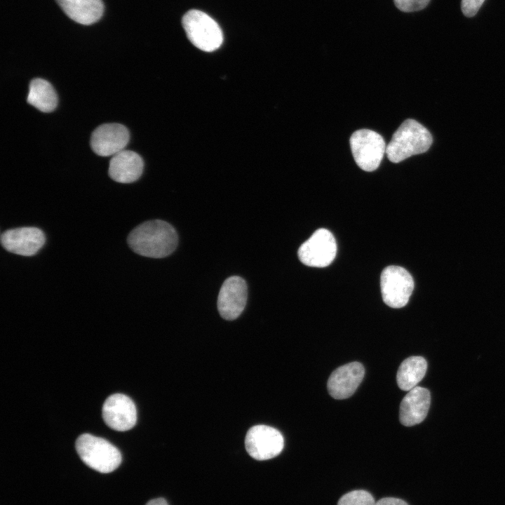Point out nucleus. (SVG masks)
<instances>
[{
	"label": "nucleus",
	"mask_w": 505,
	"mask_h": 505,
	"mask_svg": "<svg viewBox=\"0 0 505 505\" xmlns=\"http://www.w3.org/2000/svg\"><path fill=\"white\" fill-rule=\"evenodd\" d=\"M127 242L135 253L148 257L162 258L171 254L177 245L175 229L168 222L154 220L144 222L129 234Z\"/></svg>",
	"instance_id": "obj_1"
},
{
	"label": "nucleus",
	"mask_w": 505,
	"mask_h": 505,
	"mask_svg": "<svg viewBox=\"0 0 505 505\" xmlns=\"http://www.w3.org/2000/svg\"><path fill=\"white\" fill-rule=\"evenodd\" d=\"M432 141L428 129L417 121L408 119L393 133L386 154L390 161L399 163L411 156L424 153Z\"/></svg>",
	"instance_id": "obj_2"
},
{
	"label": "nucleus",
	"mask_w": 505,
	"mask_h": 505,
	"mask_svg": "<svg viewBox=\"0 0 505 505\" xmlns=\"http://www.w3.org/2000/svg\"><path fill=\"white\" fill-rule=\"evenodd\" d=\"M76 450L81 460L90 468L100 473L114 471L121 462L119 450L104 438L83 433L75 443Z\"/></svg>",
	"instance_id": "obj_3"
},
{
	"label": "nucleus",
	"mask_w": 505,
	"mask_h": 505,
	"mask_svg": "<svg viewBox=\"0 0 505 505\" xmlns=\"http://www.w3.org/2000/svg\"><path fill=\"white\" fill-rule=\"evenodd\" d=\"M182 23L189 40L198 49L211 52L222 45V32L218 24L206 13L189 11L183 16Z\"/></svg>",
	"instance_id": "obj_4"
},
{
	"label": "nucleus",
	"mask_w": 505,
	"mask_h": 505,
	"mask_svg": "<svg viewBox=\"0 0 505 505\" xmlns=\"http://www.w3.org/2000/svg\"><path fill=\"white\" fill-rule=\"evenodd\" d=\"M349 143L354 159L362 170L371 172L379 167L386 148L379 133L361 129L351 135Z\"/></svg>",
	"instance_id": "obj_5"
},
{
	"label": "nucleus",
	"mask_w": 505,
	"mask_h": 505,
	"mask_svg": "<svg viewBox=\"0 0 505 505\" xmlns=\"http://www.w3.org/2000/svg\"><path fill=\"white\" fill-rule=\"evenodd\" d=\"M380 286L384 303L392 308L407 304L414 289L410 274L399 266H389L382 272Z\"/></svg>",
	"instance_id": "obj_6"
},
{
	"label": "nucleus",
	"mask_w": 505,
	"mask_h": 505,
	"mask_svg": "<svg viewBox=\"0 0 505 505\" xmlns=\"http://www.w3.org/2000/svg\"><path fill=\"white\" fill-rule=\"evenodd\" d=\"M337 243L332 234L325 229L316 230L298 250L299 260L312 267H325L334 260Z\"/></svg>",
	"instance_id": "obj_7"
},
{
	"label": "nucleus",
	"mask_w": 505,
	"mask_h": 505,
	"mask_svg": "<svg viewBox=\"0 0 505 505\" xmlns=\"http://www.w3.org/2000/svg\"><path fill=\"white\" fill-rule=\"evenodd\" d=\"M245 446L248 453L257 460H267L278 455L283 449L281 432L267 425H256L247 432Z\"/></svg>",
	"instance_id": "obj_8"
},
{
	"label": "nucleus",
	"mask_w": 505,
	"mask_h": 505,
	"mask_svg": "<svg viewBox=\"0 0 505 505\" xmlns=\"http://www.w3.org/2000/svg\"><path fill=\"white\" fill-rule=\"evenodd\" d=\"M102 418L111 429L118 431L131 429L136 424L135 403L127 396L114 393L109 396L102 405Z\"/></svg>",
	"instance_id": "obj_9"
},
{
	"label": "nucleus",
	"mask_w": 505,
	"mask_h": 505,
	"mask_svg": "<svg viewBox=\"0 0 505 505\" xmlns=\"http://www.w3.org/2000/svg\"><path fill=\"white\" fill-rule=\"evenodd\" d=\"M42 230L34 227L8 229L1 235V243L7 251L23 256H32L45 243Z\"/></svg>",
	"instance_id": "obj_10"
},
{
	"label": "nucleus",
	"mask_w": 505,
	"mask_h": 505,
	"mask_svg": "<svg viewBox=\"0 0 505 505\" xmlns=\"http://www.w3.org/2000/svg\"><path fill=\"white\" fill-rule=\"evenodd\" d=\"M129 138V132L126 126L116 123H105L93 132L90 146L98 156H114L123 150Z\"/></svg>",
	"instance_id": "obj_11"
},
{
	"label": "nucleus",
	"mask_w": 505,
	"mask_h": 505,
	"mask_svg": "<svg viewBox=\"0 0 505 505\" xmlns=\"http://www.w3.org/2000/svg\"><path fill=\"white\" fill-rule=\"evenodd\" d=\"M247 285L239 276L227 278L217 298V309L221 316L227 320L238 318L243 311L247 301Z\"/></svg>",
	"instance_id": "obj_12"
},
{
	"label": "nucleus",
	"mask_w": 505,
	"mask_h": 505,
	"mask_svg": "<svg viewBox=\"0 0 505 505\" xmlns=\"http://www.w3.org/2000/svg\"><path fill=\"white\" fill-rule=\"evenodd\" d=\"M365 375L363 365L351 362L335 370L328 381V390L335 399H345L350 397L357 389Z\"/></svg>",
	"instance_id": "obj_13"
},
{
	"label": "nucleus",
	"mask_w": 505,
	"mask_h": 505,
	"mask_svg": "<svg viewBox=\"0 0 505 505\" xmlns=\"http://www.w3.org/2000/svg\"><path fill=\"white\" fill-rule=\"evenodd\" d=\"M430 403L431 394L427 389L415 386L408 391L400 405V423L406 426L421 423L427 415Z\"/></svg>",
	"instance_id": "obj_14"
},
{
	"label": "nucleus",
	"mask_w": 505,
	"mask_h": 505,
	"mask_svg": "<svg viewBox=\"0 0 505 505\" xmlns=\"http://www.w3.org/2000/svg\"><path fill=\"white\" fill-rule=\"evenodd\" d=\"M143 168L144 162L138 154L123 149L111 159L109 175L116 182L131 183L140 178Z\"/></svg>",
	"instance_id": "obj_15"
},
{
	"label": "nucleus",
	"mask_w": 505,
	"mask_h": 505,
	"mask_svg": "<svg viewBox=\"0 0 505 505\" xmlns=\"http://www.w3.org/2000/svg\"><path fill=\"white\" fill-rule=\"evenodd\" d=\"M65 14L75 22L89 25L98 21L104 11L102 0H55Z\"/></svg>",
	"instance_id": "obj_16"
},
{
	"label": "nucleus",
	"mask_w": 505,
	"mask_h": 505,
	"mask_svg": "<svg viewBox=\"0 0 505 505\" xmlns=\"http://www.w3.org/2000/svg\"><path fill=\"white\" fill-rule=\"evenodd\" d=\"M426 369V361L422 356H410L405 359L397 372L398 387L403 391L412 389L423 379Z\"/></svg>",
	"instance_id": "obj_17"
},
{
	"label": "nucleus",
	"mask_w": 505,
	"mask_h": 505,
	"mask_svg": "<svg viewBox=\"0 0 505 505\" xmlns=\"http://www.w3.org/2000/svg\"><path fill=\"white\" fill-rule=\"evenodd\" d=\"M27 102L43 112L53 111L58 105L57 94L52 85L42 79L31 81Z\"/></svg>",
	"instance_id": "obj_18"
},
{
	"label": "nucleus",
	"mask_w": 505,
	"mask_h": 505,
	"mask_svg": "<svg viewBox=\"0 0 505 505\" xmlns=\"http://www.w3.org/2000/svg\"><path fill=\"white\" fill-rule=\"evenodd\" d=\"M372 495L363 490H354L343 495L337 505H375Z\"/></svg>",
	"instance_id": "obj_19"
},
{
	"label": "nucleus",
	"mask_w": 505,
	"mask_h": 505,
	"mask_svg": "<svg viewBox=\"0 0 505 505\" xmlns=\"http://www.w3.org/2000/svg\"><path fill=\"white\" fill-rule=\"evenodd\" d=\"M430 0H394L396 7L404 12H413L424 8Z\"/></svg>",
	"instance_id": "obj_20"
},
{
	"label": "nucleus",
	"mask_w": 505,
	"mask_h": 505,
	"mask_svg": "<svg viewBox=\"0 0 505 505\" xmlns=\"http://www.w3.org/2000/svg\"><path fill=\"white\" fill-rule=\"evenodd\" d=\"M485 0H462V11L466 17L474 16Z\"/></svg>",
	"instance_id": "obj_21"
},
{
	"label": "nucleus",
	"mask_w": 505,
	"mask_h": 505,
	"mask_svg": "<svg viewBox=\"0 0 505 505\" xmlns=\"http://www.w3.org/2000/svg\"><path fill=\"white\" fill-rule=\"evenodd\" d=\"M375 505H408L405 501L394 498V497H385L379 499L376 502Z\"/></svg>",
	"instance_id": "obj_22"
},
{
	"label": "nucleus",
	"mask_w": 505,
	"mask_h": 505,
	"mask_svg": "<svg viewBox=\"0 0 505 505\" xmlns=\"http://www.w3.org/2000/svg\"><path fill=\"white\" fill-rule=\"evenodd\" d=\"M146 505H168L163 498H157L149 501Z\"/></svg>",
	"instance_id": "obj_23"
}]
</instances>
